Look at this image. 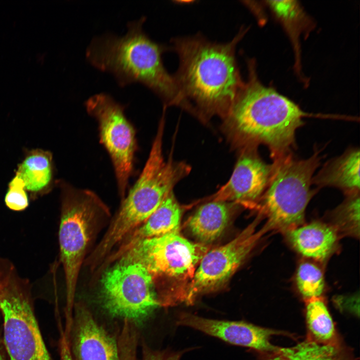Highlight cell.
Here are the masks:
<instances>
[{"instance_id": "obj_1", "label": "cell", "mask_w": 360, "mask_h": 360, "mask_svg": "<svg viewBox=\"0 0 360 360\" xmlns=\"http://www.w3.org/2000/svg\"><path fill=\"white\" fill-rule=\"evenodd\" d=\"M246 32L242 28L232 40L224 44L211 42L200 35L172 40L179 58L174 77L180 106L202 117H225L245 82L236 49Z\"/></svg>"}, {"instance_id": "obj_3", "label": "cell", "mask_w": 360, "mask_h": 360, "mask_svg": "<svg viewBox=\"0 0 360 360\" xmlns=\"http://www.w3.org/2000/svg\"><path fill=\"white\" fill-rule=\"evenodd\" d=\"M146 20L142 16L129 22L122 36L106 32L95 36L86 48V58L96 68L111 73L120 86L140 82L158 96L164 106H179L174 78L162 62L166 48L144 32Z\"/></svg>"}, {"instance_id": "obj_26", "label": "cell", "mask_w": 360, "mask_h": 360, "mask_svg": "<svg viewBox=\"0 0 360 360\" xmlns=\"http://www.w3.org/2000/svg\"><path fill=\"white\" fill-rule=\"evenodd\" d=\"M122 344L119 347L120 360H136L135 346L129 330L124 331Z\"/></svg>"}, {"instance_id": "obj_15", "label": "cell", "mask_w": 360, "mask_h": 360, "mask_svg": "<svg viewBox=\"0 0 360 360\" xmlns=\"http://www.w3.org/2000/svg\"><path fill=\"white\" fill-rule=\"evenodd\" d=\"M15 176L22 181L31 200L48 194L58 184L54 178L52 154L38 148L27 150Z\"/></svg>"}, {"instance_id": "obj_11", "label": "cell", "mask_w": 360, "mask_h": 360, "mask_svg": "<svg viewBox=\"0 0 360 360\" xmlns=\"http://www.w3.org/2000/svg\"><path fill=\"white\" fill-rule=\"evenodd\" d=\"M255 220L228 243L208 250L188 284L184 303L192 304L198 296L216 291L229 280L267 231L256 232Z\"/></svg>"}, {"instance_id": "obj_8", "label": "cell", "mask_w": 360, "mask_h": 360, "mask_svg": "<svg viewBox=\"0 0 360 360\" xmlns=\"http://www.w3.org/2000/svg\"><path fill=\"white\" fill-rule=\"evenodd\" d=\"M28 281L9 261L0 262V311L10 360H51L37 322Z\"/></svg>"}, {"instance_id": "obj_20", "label": "cell", "mask_w": 360, "mask_h": 360, "mask_svg": "<svg viewBox=\"0 0 360 360\" xmlns=\"http://www.w3.org/2000/svg\"><path fill=\"white\" fill-rule=\"evenodd\" d=\"M266 2L290 36L298 60L300 48L298 37L309 26L308 16L297 1L270 0Z\"/></svg>"}, {"instance_id": "obj_23", "label": "cell", "mask_w": 360, "mask_h": 360, "mask_svg": "<svg viewBox=\"0 0 360 360\" xmlns=\"http://www.w3.org/2000/svg\"><path fill=\"white\" fill-rule=\"evenodd\" d=\"M296 282L301 294L306 300L320 297L324 286V279L320 269L310 262L301 263L297 270Z\"/></svg>"}, {"instance_id": "obj_19", "label": "cell", "mask_w": 360, "mask_h": 360, "mask_svg": "<svg viewBox=\"0 0 360 360\" xmlns=\"http://www.w3.org/2000/svg\"><path fill=\"white\" fill-rule=\"evenodd\" d=\"M236 204L212 200L202 204L188 219V231L200 244L216 241L228 226Z\"/></svg>"}, {"instance_id": "obj_17", "label": "cell", "mask_w": 360, "mask_h": 360, "mask_svg": "<svg viewBox=\"0 0 360 360\" xmlns=\"http://www.w3.org/2000/svg\"><path fill=\"white\" fill-rule=\"evenodd\" d=\"M258 353V360H356L338 340L322 342L310 337L292 346Z\"/></svg>"}, {"instance_id": "obj_25", "label": "cell", "mask_w": 360, "mask_h": 360, "mask_svg": "<svg viewBox=\"0 0 360 360\" xmlns=\"http://www.w3.org/2000/svg\"><path fill=\"white\" fill-rule=\"evenodd\" d=\"M359 299L358 294L338 296L334 298V302L341 311L347 312L358 316Z\"/></svg>"}, {"instance_id": "obj_24", "label": "cell", "mask_w": 360, "mask_h": 360, "mask_svg": "<svg viewBox=\"0 0 360 360\" xmlns=\"http://www.w3.org/2000/svg\"><path fill=\"white\" fill-rule=\"evenodd\" d=\"M4 202L8 208L14 211L24 210L28 206V196L24 184L16 176L8 184Z\"/></svg>"}, {"instance_id": "obj_12", "label": "cell", "mask_w": 360, "mask_h": 360, "mask_svg": "<svg viewBox=\"0 0 360 360\" xmlns=\"http://www.w3.org/2000/svg\"><path fill=\"white\" fill-rule=\"evenodd\" d=\"M272 170V164L260 158L256 147L243 148L230 178L213 195L212 200L254 208L266 189Z\"/></svg>"}, {"instance_id": "obj_14", "label": "cell", "mask_w": 360, "mask_h": 360, "mask_svg": "<svg viewBox=\"0 0 360 360\" xmlns=\"http://www.w3.org/2000/svg\"><path fill=\"white\" fill-rule=\"evenodd\" d=\"M72 342L75 360H120L116 340L82 304L76 306Z\"/></svg>"}, {"instance_id": "obj_16", "label": "cell", "mask_w": 360, "mask_h": 360, "mask_svg": "<svg viewBox=\"0 0 360 360\" xmlns=\"http://www.w3.org/2000/svg\"><path fill=\"white\" fill-rule=\"evenodd\" d=\"M360 150L350 148L339 156L327 161L314 176L317 188L332 186L346 195L360 192Z\"/></svg>"}, {"instance_id": "obj_22", "label": "cell", "mask_w": 360, "mask_h": 360, "mask_svg": "<svg viewBox=\"0 0 360 360\" xmlns=\"http://www.w3.org/2000/svg\"><path fill=\"white\" fill-rule=\"evenodd\" d=\"M346 198L332 212L338 234L358 238L360 236V192L346 195Z\"/></svg>"}, {"instance_id": "obj_27", "label": "cell", "mask_w": 360, "mask_h": 360, "mask_svg": "<svg viewBox=\"0 0 360 360\" xmlns=\"http://www.w3.org/2000/svg\"><path fill=\"white\" fill-rule=\"evenodd\" d=\"M184 352L154 351L146 348L144 352L143 360H180Z\"/></svg>"}, {"instance_id": "obj_2", "label": "cell", "mask_w": 360, "mask_h": 360, "mask_svg": "<svg viewBox=\"0 0 360 360\" xmlns=\"http://www.w3.org/2000/svg\"><path fill=\"white\" fill-rule=\"evenodd\" d=\"M248 78L224 118L238 145H266L274 160L292 152L296 130L308 114L274 88L264 86L256 76L254 63H248Z\"/></svg>"}, {"instance_id": "obj_6", "label": "cell", "mask_w": 360, "mask_h": 360, "mask_svg": "<svg viewBox=\"0 0 360 360\" xmlns=\"http://www.w3.org/2000/svg\"><path fill=\"white\" fill-rule=\"evenodd\" d=\"M315 148L308 158L290 152L273 160L269 181L255 209L267 218V230L286 232L302 224L306 208L316 190L312 180L322 158Z\"/></svg>"}, {"instance_id": "obj_21", "label": "cell", "mask_w": 360, "mask_h": 360, "mask_svg": "<svg viewBox=\"0 0 360 360\" xmlns=\"http://www.w3.org/2000/svg\"><path fill=\"white\" fill-rule=\"evenodd\" d=\"M306 318L313 338L322 342L337 340L332 320L320 297L307 300Z\"/></svg>"}, {"instance_id": "obj_13", "label": "cell", "mask_w": 360, "mask_h": 360, "mask_svg": "<svg viewBox=\"0 0 360 360\" xmlns=\"http://www.w3.org/2000/svg\"><path fill=\"white\" fill-rule=\"evenodd\" d=\"M176 323L232 344L253 348L258 352H269L276 346L271 342L274 336H288L284 332L260 326L244 321L210 319L186 312L180 314Z\"/></svg>"}, {"instance_id": "obj_10", "label": "cell", "mask_w": 360, "mask_h": 360, "mask_svg": "<svg viewBox=\"0 0 360 360\" xmlns=\"http://www.w3.org/2000/svg\"><path fill=\"white\" fill-rule=\"evenodd\" d=\"M84 106L88 113L98 123L100 142L112 160L122 200L133 170L135 130L124 114V106L107 93L92 95L86 100Z\"/></svg>"}, {"instance_id": "obj_4", "label": "cell", "mask_w": 360, "mask_h": 360, "mask_svg": "<svg viewBox=\"0 0 360 360\" xmlns=\"http://www.w3.org/2000/svg\"><path fill=\"white\" fill-rule=\"evenodd\" d=\"M164 114L160 119L156 136L145 166L136 183L112 218L104 234L109 244L116 245L144 223L156 210L190 168L172 158L166 160L162 154Z\"/></svg>"}, {"instance_id": "obj_29", "label": "cell", "mask_w": 360, "mask_h": 360, "mask_svg": "<svg viewBox=\"0 0 360 360\" xmlns=\"http://www.w3.org/2000/svg\"><path fill=\"white\" fill-rule=\"evenodd\" d=\"M0 360H5L4 358L0 348Z\"/></svg>"}, {"instance_id": "obj_5", "label": "cell", "mask_w": 360, "mask_h": 360, "mask_svg": "<svg viewBox=\"0 0 360 360\" xmlns=\"http://www.w3.org/2000/svg\"><path fill=\"white\" fill-rule=\"evenodd\" d=\"M58 184L61 190L60 257L70 309L89 248L103 222L110 216V211L92 190L76 188L62 180Z\"/></svg>"}, {"instance_id": "obj_28", "label": "cell", "mask_w": 360, "mask_h": 360, "mask_svg": "<svg viewBox=\"0 0 360 360\" xmlns=\"http://www.w3.org/2000/svg\"><path fill=\"white\" fill-rule=\"evenodd\" d=\"M60 360H75L71 351L68 340L64 337L60 339Z\"/></svg>"}, {"instance_id": "obj_18", "label": "cell", "mask_w": 360, "mask_h": 360, "mask_svg": "<svg viewBox=\"0 0 360 360\" xmlns=\"http://www.w3.org/2000/svg\"><path fill=\"white\" fill-rule=\"evenodd\" d=\"M294 248L302 256L324 260L336 244L338 233L332 226L314 222L286 232Z\"/></svg>"}, {"instance_id": "obj_7", "label": "cell", "mask_w": 360, "mask_h": 360, "mask_svg": "<svg viewBox=\"0 0 360 360\" xmlns=\"http://www.w3.org/2000/svg\"><path fill=\"white\" fill-rule=\"evenodd\" d=\"M208 248L176 232L142 240L120 258L138 262L146 268L152 278L160 306H164L168 298L172 284L176 283V305L180 304V286L181 304L184 302L196 266Z\"/></svg>"}, {"instance_id": "obj_9", "label": "cell", "mask_w": 360, "mask_h": 360, "mask_svg": "<svg viewBox=\"0 0 360 360\" xmlns=\"http://www.w3.org/2000/svg\"><path fill=\"white\" fill-rule=\"evenodd\" d=\"M100 274L101 302L112 316L139 322L160 306L152 278L141 263L120 258Z\"/></svg>"}]
</instances>
